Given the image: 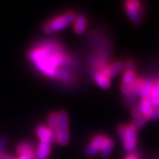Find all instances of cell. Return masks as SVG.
<instances>
[{
	"label": "cell",
	"mask_w": 159,
	"mask_h": 159,
	"mask_svg": "<svg viewBox=\"0 0 159 159\" xmlns=\"http://www.w3.org/2000/svg\"><path fill=\"white\" fill-rule=\"evenodd\" d=\"M76 18L75 13L69 11L66 13H64L62 15H59L57 17L51 20L49 22H47L43 27V31L46 34H53L57 31L63 30L74 22V20Z\"/></svg>",
	"instance_id": "cell-2"
},
{
	"label": "cell",
	"mask_w": 159,
	"mask_h": 159,
	"mask_svg": "<svg viewBox=\"0 0 159 159\" xmlns=\"http://www.w3.org/2000/svg\"><path fill=\"white\" fill-rule=\"evenodd\" d=\"M114 148V142L111 139H107L106 142L104 143L103 147L101 149L100 151V154H101V157H107L109 155L111 154V152L112 151V149Z\"/></svg>",
	"instance_id": "cell-16"
},
{
	"label": "cell",
	"mask_w": 159,
	"mask_h": 159,
	"mask_svg": "<svg viewBox=\"0 0 159 159\" xmlns=\"http://www.w3.org/2000/svg\"><path fill=\"white\" fill-rule=\"evenodd\" d=\"M148 102L150 103V105L152 106V108L155 110V109L158 108L159 107V97H155V96H151L148 99Z\"/></svg>",
	"instance_id": "cell-20"
},
{
	"label": "cell",
	"mask_w": 159,
	"mask_h": 159,
	"mask_svg": "<svg viewBox=\"0 0 159 159\" xmlns=\"http://www.w3.org/2000/svg\"><path fill=\"white\" fill-rule=\"evenodd\" d=\"M140 10H141V4L136 0H130L125 3V12L133 23L136 25L142 22Z\"/></svg>",
	"instance_id": "cell-5"
},
{
	"label": "cell",
	"mask_w": 159,
	"mask_h": 159,
	"mask_svg": "<svg viewBox=\"0 0 159 159\" xmlns=\"http://www.w3.org/2000/svg\"><path fill=\"white\" fill-rule=\"evenodd\" d=\"M57 129L55 141L60 145H66L69 142V119L68 115L65 111L57 113Z\"/></svg>",
	"instance_id": "cell-4"
},
{
	"label": "cell",
	"mask_w": 159,
	"mask_h": 159,
	"mask_svg": "<svg viewBox=\"0 0 159 159\" xmlns=\"http://www.w3.org/2000/svg\"><path fill=\"white\" fill-rule=\"evenodd\" d=\"M136 80V75L134 71H125L122 76V84L123 85H133Z\"/></svg>",
	"instance_id": "cell-15"
},
{
	"label": "cell",
	"mask_w": 159,
	"mask_h": 159,
	"mask_svg": "<svg viewBox=\"0 0 159 159\" xmlns=\"http://www.w3.org/2000/svg\"><path fill=\"white\" fill-rule=\"evenodd\" d=\"M29 58L40 73L54 79L69 81L72 74L66 67L71 64V58L61 46L55 43L40 44L29 51Z\"/></svg>",
	"instance_id": "cell-1"
},
{
	"label": "cell",
	"mask_w": 159,
	"mask_h": 159,
	"mask_svg": "<svg viewBox=\"0 0 159 159\" xmlns=\"http://www.w3.org/2000/svg\"><path fill=\"white\" fill-rule=\"evenodd\" d=\"M20 157L17 159H34V152H29V153H25L22 155H19Z\"/></svg>",
	"instance_id": "cell-23"
},
{
	"label": "cell",
	"mask_w": 159,
	"mask_h": 159,
	"mask_svg": "<svg viewBox=\"0 0 159 159\" xmlns=\"http://www.w3.org/2000/svg\"><path fill=\"white\" fill-rule=\"evenodd\" d=\"M107 137L104 135H97L93 138L89 145L86 148V154L87 156L93 157L95 156L97 152H100L101 149L103 147L104 143L107 141Z\"/></svg>",
	"instance_id": "cell-6"
},
{
	"label": "cell",
	"mask_w": 159,
	"mask_h": 159,
	"mask_svg": "<svg viewBox=\"0 0 159 159\" xmlns=\"http://www.w3.org/2000/svg\"><path fill=\"white\" fill-rule=\"evenodd\" d=\"M36 135L39 138L40 142H51L52 140H54L53 134L51 130L48 128V126L43 125H40L35 129Z\"/></svg>",
	"instance_id": "cell-9"
},
{
	"label": "cell",
	"mask_w": 159,
	"mask_h": 159,
	"mask_svg": "<svg viewBox=\"0 0 159 159\" xmlns=\"http://www.w3.org/2000/svg\"><path fill=\"white\" fill-rule=\"evenodd\" d=\"M74 23V32L76 34H81L82 33H84V31L86 30V28H87V19L85 18V16H83L81 14L76 16Z\"/></svg>",
	"instance_id": "cell-11"
},
{
	"label": "cell",
	"mask_w": 159,
	"mask_h": 159,
	"mask_svg": "<svg viewBox=\"0 0 159 159\" xmlns=\"http://www.w3.org/2000/svg\"><path fill=\"white\" fill-rule=\"evenodd\" d=\"M138 107H139L142 116H143L147 119H150L154 112V109L152 108V106L150 105V103L148 102V100H142L139 102Z\"/></svg>",
	"instance_id": "cell-12"
},
{
	"label": "cell",
	"mask_w": 159,
	"mask_h": 159,
	"mask_svg": "<svg viewBox=\"0 0 159 159\" xmlns=\"http://www.w3.org/2000/svg\"><path fill=\"white\" fill-rule=\"evenodd\" d=\"M51 151V142H40L34 151V159H47Z\"/></svg>",
	"instance_id": "cell-7"
},
{
	"label": "cell",
	"mask_w": 159,
	"mask_h": 159,
	"mask_svg": "<svg viewBox=\"0 0 159 159\" xmlns=\"http://www.w3.org/2000/svg\"><path fill=\"white\" fill-rule=\"evenodd\" d=\"M118 134L125 151H134L137 145V129L132 125H120L118 128Z\"/></svg>",
	"instance_id": "cell-3"
},
{
	"label": "cell",
	"mask_w": 159,
	"mask_h": 159,
	"mask_svg": "<svg viewBox=\"0 0 159 159\" xmlns=\"http://www.w3.org/2000/svg\"><path fill=\"white\" fill-rule=\"evenodd\" d=\"M17 152L19 155H22L25 153H29V152H34L33 151V147L29 143H21L17 148Z\"/></svg>",
	"instance_id": "cell-19"
},
{
	"label": "cell",
	"mask_w": 159,
	"mask_h": 159,
	"mask_svg": "<svg viewBox=\"0 0 159 159\" xmlns=\"http://www.w3.org/2000/svg\"><path fill=\"white\" fill-rule=\"evenodd\" d=\"M125 159H139L138 156L135 155V154H130L129 156H127Z\"/></svg>",
	"instance_id": "cell-27"
},
{
	"label": "cell",
	"mask_w": 159,
	"mask_h": 159,
	"mask_svg": "<svg viewBox=\"0 0 159 159\" xmlns=\"http://www.w3.org/2000/svg\"><path fill=\"white\" fill-rule=\"evenodd\" d=\"M132 115H133L134 119H135V118H137V117L142 116L141 111H140V110H139V107H138V106H136V107H134V108L132 109Z\"/></svg>",
	"instance_id": "cell-24"
},
{
	"label": "cell",
	"mask_w": 159,
	"mask_h": 159,
	"mask_svg": "<svg viewBox=\"0 0 159 159\" xmlns=\"http://www.w3.org/2000/svg\"><path fill=\"white\" fill-rule=\"evenodd\" d=\"M124 67H125V71H134V62L131 60H127L124 64Z\"/></svg>",
	"instance_id": "cell-22"
},
{
	"label": "cell",
	"mask_w": 159,
	"mask_h": 159,
	"mask_svg": "<svg viewBox=\"0 0 159 159\" xmlns=\"http://www.w3.org/2000/svg\"><path fill=\"white\" fill-rule=\"evenodd\" d=\"M93 80L97 85L103 89H107L111 87V80L102 72H97L93 75Z\"/></svg>",
	"instance_id": "cell-10"
},
{
	"label": "cell",
	"mask_w": 159,
	"mask_h": 159,
	"mask_svg": "<svg viewBox=\"0 0 159 159\" xmlns=\"http://www.w3.org/2000/svg\"><path fill=\"white\" fill-rule=\"evenodd\" d=\"M159 119V107L154 110L153 114H152V116H151V118H150L151 120H156V119Z\"/></svg>",
	"instance_id": "cell-26"
},
{
	"label": "cell",
	"mask_w": 159,
	"mask_h": 159,
	"mask_svg": "<svg viewBox=\"0 0 159 159\" xmlns=\"http://www.w3.org/2000/svg\"><path fill=\"white\" fill-rule=\"evenodd\" d=\"M154 83L150 80L144 81V84L142 86V90L140 92V97L142 100H148L149 97L152 96V91H153Z\"/></svg>",
	"instance_id": "cell-13"
},
{
	"label": "cell",
	"mask_w": 159,
	"mask_h": 159,
	"mask_svg": "<svg viewBox=\"0 0 159 159\" xmlns=\"http://www.w3.org/2000/svg\"><path fill=\"white\" fill-rule=\"evenodd\" d=\"M121 92H122L125 96L128 97L131 94V92H132V86L123 85V84H122V86H121Z\"/></svg>",
	"instance_id": "cell-21"
},
{
	"label": "cell",
	"mask_w": 159,
	"mask_h": 159,
	"mask_svg": "<svg viewBox=\"0 0 159 159\" xmlns=\"http://www.w3.org/2000/svg\"><path fill=\"white\" fill-rule=\"evenodd\" d=\"M57 124H58V119H57V113L50 114L49 118H48V128L51 130V132L53 134V138L55 141V137H56V133L57 129Z\"/></svg>",
	"instance_id": "cell-14"
},
{
	"label": "cell",
	"mask_w": 159,
	"mask_h": 159,
	"mask_svg": "<svg viewBox=\"0 0 159 159\" xmlns=\"http://www.w3.org/2000/svg\"><path fill=\"white\" fill-rule=\"evenodd\" d=\"M152 96L159 97V81L157 82L156 84H154L153 91H152Z\"/></svg>",
	"instance_id": "cell-25"
},
{
	"label": "cell",
	"mask_w": 159,
	"mask_h": 159,
	"mask_svg": "<svg viewBox=\"0 0 159 159\" xmlns=\"http://www.w3.org/2000/svg\"><path fill=\"white\" fill-rule=\"evenodd\" d=\"M123 70H125V67H124V63L120 62H116L113 63L112 65L109 66L107 67L102 70V74H104L109 79H111V78H114L116 75H118L119 74H120Z\"/></svg>",
	"instance_id": "cell-8"
},
{
	"label": "cell",
	"mask_w": 159,
	"mask_h": 159,
	"mask_svg": "<svg viewBox=\"0 0 159 159\" xmlns=\"http://www.w3.org/2000/svg\"><path fill=\"white\" fill-rule=\"evenodd\" d=\"M147 120L148 119L146 118H144L143 116H140V117H137L135 119H134L133 123H132V125L135 128V129H140L142 128L143 125H145V124L147 123Z\"/></svg>",
	"instance_id": "cell-18"
},
{
	"label": "cell",
	"mask_w": 159,
	"mask_h": 159,
	"mask_svg": "<svg viewBox=\"0 0 159 159\" xmlns=\"http://www.w3.org/2000/svg\"><path fill=\"white\" fill-rule=\"evenodd\" d=\"M144 84V80H136L134 83L132 85V92L130 95L134 96V97H137V96L140 95V92L142 90V86Z\"/></svg>",
	"instance_id": "cell-17"
}]
</instances>
